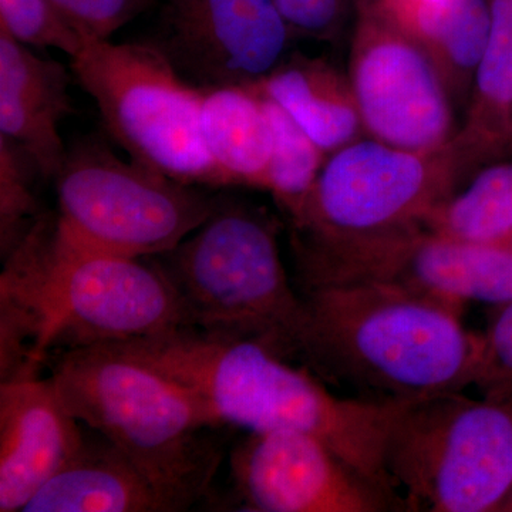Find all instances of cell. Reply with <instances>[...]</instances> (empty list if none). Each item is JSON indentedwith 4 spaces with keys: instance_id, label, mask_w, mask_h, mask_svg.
<instances>
[{
    "instance_id": "8fae6325",
    "label": "cell",
    "mask_w": 512,
    "mask_h": 512,
    "mask_svg": "<svg viewBox=\"0 0 512 512\" xmlns=\"http://www.w3.org/2000/svg\"><path fill=\"white\" fill-rule=\"evenodd\" d=\"M348 76L369 137L416 151L456 137L454 103L436 66L379 0L357 13Z\"/></svg>"
},
{
    "instance_id": "4dcf8cb0",
    "label": "cell",
    "mask_w": 512,
    "mask_h": 512,
    "mask_svg": "<svg viewBox=\"0 0 512 512\" xmlns=\"http://www.w3.org/2000/svg\"><path fill=\"white\" fill-rule=\"evenodd\" d=\"M510 143H512V126H511V136H510Z\"/></svg>"
},
{
    "instance_id": "5b68a950",
    "label": "cell",
    "mask_w": 512,
    "mask_h": 512,
    "mask_svg": "<svg viewBox=\"0 0 512 512\" xmlns=\"http://www.w3.org/2000/svg\"><path fill=\"white\" fill-rule=\"evenodd\" d=\"M279 229L271 212L220 195L200 227L151 256L183 303L188 328L302 359L305 302L286 274Z\"/></svg>"
},
{
    "instance_id": "ac0fdd59",
    "label": "cell",
    "mask_w": 512,
    "mask_h": 512,
    "mask_svg": "<svg viewBox=\"0 0 512 512\" xmlns=\"http://www.w3.org/2000/svg\"><path fill=\"white\" fill-rule=\"evenodd\" d=\"M201 133L221 187L266 190L274 133L254 84L202 89Z\"/></svg>"
},
{
    "instance_id": "603a6c76",
    "label": "cell",
    "mask_w": 512,
    "mask_h": 512,
    "mask_svg": "<svg viewBox=\"0 0 512 512\" xmlns=\"http://www.w3.org/2000/svg\"><path fill=\"white\" fill-rule=\"evenodd\" d=\"M42 177L29 154L0 136V255L10 254L45 212L35 190Z\"/></svg>"
},
{
    "instance_id": "f1b7e54d",
    "label": "cell",
    "mask_w": 512,
    "mask_h": 512,
    "mask_svg": "<svg viewBox=\"0 0 512 512\" xmlns=\"http://www.w3.org/2000/svg\"><path fill=\"white\" fill-rule=\"evenodd\" d=\"M503 511H510V512H512V493H511L510 497H508V500L505 501V504H504V507H503Z\"/></svg>"
},
{
    "instance_id": "d6986e66",
    "label": "cell",
    "mask_w": 512,
    "mask_h": 512,
    "mask_svg": "<svg viewBox=\"0 0 512 512\" xmlns=\"http://www.w3.org/2000/svg\"><path fill=\"white\" fill-rule=\"evenodd\" d=\"M396 22L423 47L453 103L468 107L490 32L488 0H424Z\"/></svg>"
},
{
    "instance_id": "cb8c5ba5",
    "label": "cell",
    "mask_w": 512,
    "mask_h": 512,
    "mask_svg": "<svg viewBox=\"0 0 512 512\" xmlns=\"http://www.w3.org/2000/svg\"><path fill=\"white\" fill-rule=\"evenodd\" d=\"M0 32L39 49H56L70 59L87 45L50 0H0Z\"/></svg>"
},
{
    "instance_id": "277c9868",
    "label": "cell",
    "mask_w": 512,
    "mask_h": 512,
    "mask_svg": "<svg viewBox=\"0 0 512 512\" xmlns=\"http://www.w3.org/2000/svg\"><path fill=\"white\" fill-rule=\"evenodd\" d=\"M49 379L69 412L106 437L175 511L207 493L221 463L218 429L180 384L109 345L52 356Z\"/></svg>"
},
{
    "instance_id": "ba28073f",
    "label": "cell",
    "mask_w": 512,
    "mask_h": 512,
    "mask_svg": "<svg viewBox=\"0 0 512 512\" xmlns=\"http://www.w3.org/2000/svg\"><path fill=\"white\" fill-rule=\"evenodd\" d=\"M72 72L128 157L181 183L221 187L201 133V87L150 40L87 43Z\"/></svg>"
},
{
    "instance_id": "30bf717a",
    "label": "cell",
    "mask_w": 512,
    "mask_h": 512,
    "mask_svg": "<svg viewBox=\"0 0 512 512\" xmlns=\"http://www.w3.org/2000/svg\"><path fill=\"white\" fill-rule=\"evenodd\" d=\"M298 289L373 284L429 296L464 309L467 303L512 301V251L446 237L423 225L326 239H291Z\"/></svg>"
},
{
    "instance_id": "5bb4252c",
    "label": "cell",
    "mask_w": 512,
    "mask_h": 512,
    "mask_svg": "<svg viewBox=\"0 0 512 512\" xmlns=\"http://www.w3.org/2000/svg\"><path fill=\"white\" fill-rule=\"evenodd\" d=\"M83 440L52 380L0 383V512H22Z\"/></svg>"
},
{
    "instance_id": "44dd1931",
    "label": "cell",
    "mask_w": 512,
    "mask_h": 512,
    "mask_svg": "<svg viewBox=\"0 0 512 512\" xmlns=\"http://www.w3.org/2000/svg\"><path fill=\"white\" fill-rule=\"evenodd\" d=\"M424 228L477 244H504L512 235V163L491 165L458 194L437 205Z\"/></svg>"
},
{
    "instance_id": "7c38bea8",
    "label": "cell",
    "mask_w": 512,
    "mask_h": 512,
    "mask_svg": "<svg viewBox=\"0 0 512 512\" xmlns=\"http://www.w3.org/2000/svg\"><path fill=\"white\" fill-rule=\"evenodd\" d=\"M292 37L276 0H167L150 42L184 79L210 89L261 82Z\"/></svg>"
},
{
    "instance_id": "3957f363",
    "label": "cell",
    "mask_w": 512,
    "mask_h": 512,
    "mask_svg": "<svg viewBox=\"0 0 512 512\" xmlns=\"http://www.w3.org/2000/svg\"><path fill=\"white\" fill-rule=\"evenodd\" d=\"M306 308L302 360L369 402L409 404L473 386L483 335L463 308L373 284L298 289Z\"/></svg>"
},
{
    "instance_id": "6da1fadb",
    "label": "cell",
    "mask_w": 512,
    "mask_h": 512,
    "mask_svg": "<svg viewBox=\"0 0 512 512\" xmlns=\"http://www.w3.org/2000/svg\"><path fill=\"white\" fill-rule=\"evenodd\" d=\"M3 261L0 366L40 369L52 350L114 345L188 328L183 303L150 258L77 247L45 212Z\"/></svg>"
},
{
    "instance_id": "9a60e30c",
    "label": "cell",
    "mask_w": 512,
    "mask_h": 512,
    "mask_svg": "<svg viewBox=\"0 0 512 512\" xmlns=\"http://www.w3.org/2000/svg\"><path fill=\"white\" fill-rule=\"evenodd\" d=\"M70 74L56 60L0 32V136L22 147L45 180L62 170L60 123L73 113Z\"/></svg>"
},
{
    "instance_id": "4fadbf2b",
    "label": "cell",
    "mask_w": 512,
    "mask_h": 512,
    "mask_svg": "<svg viewBox=\"0 0 512 512\" xmlns=\"http://www.w3.org/2000/svg\"><path fill=\"white\" fill-rule=\"evenodd\" d=\"M229 466L248 511L379 512L394 504L323 441L299 431L248 433Z\"/></svg>"
},
{
    "instance_id": "f546056e",
    "label": "cell",
    "mask_w": 512,
    "mask_h": 512,
    "mask_svg": "<svg viewBox=\"0 0 512 512\" xmlns=\"http://www.w3.org/2000/svg\"><path fill=\"white\" fill-rule=\"evenodd\" d=\"M503 245H505V247L510 248V249H511V251H512V235H511V237H510V238H508V239H507V241H505V242H504V244H503Z\"/></svg>"
},
{
    "instance_id": "8992f818",
    "label": "cell",
    "mask_w": 512,
    "mask_h": 512,
    "mask_svg": "<svg viewBox=\"0 0 512 512\" xmlns=\"http://www.w3.org/2000/svg\"><path fill=\"white\" fill-rule=\"evenodd\" d=\"M386 471L406 511H503L512 493V396L463 392L404 404Z\"/></svg>"
},
{
    "instance_id": "7a4b0ae2",
    "label": "cell",
    "mask_w": 512,
    "mask_h": 512,
    "mask_svg": "<svg viewBox=\"0 0 512 512\" xmlns=\"http://www.w3.org/2000/svg\"><path fill=\"white\" fill-rule=\"evenodd\" d=\"M109 346L183 386L217 427L316 437L400 507L387 476L386 446L404 404L338 396L258 343L192 328Z\"/></svg>"
},
{
    "instance_id": "7402d4cb",
    "label": "cell",
    "mask_w": 512,
    "mask_h": 512,
    "mask_svg": "<svg viewBox=\"0 0 512 512\" xmlns=\"http://www.w3.org/2000/svg\"><path fill=\"white\" fill-rule=\"evenodd\" d=\"M264 97L274 133L266 191L291 218L302 207L329 156L279 104Z\"/></svg>"
},
{
    "instance_id": "83f0119b",
    "label": "cell",
    "mask_w": 512,
    "mask_h": 512,
    "mask_svg": "<svg viewBox=\"0 0 512 512\" xmlns=\"http://www.w3.org/2000/svg\"><path fill=\"white\" fill-rule=\"evenodd\" d=\"M384 9L387 10L393 19H400L412 12L414 8L423 3L424 0H379Z\"/></svg>"
},
{
    "instance_id": "2e32d148",
    "label": "cell",
    "mask_w": 512,
    "mask_h": 512,
    "mask_svg": "<svg viewBox=\"0 0 512 512\" xmlns=\"http://www.w3.org/2000/svg\"><path fill=\"white\" fill-rule=\"evenodd\" d=\"M22 512H173L160 491L114 444L84 434L79 450Z\"/></svg>"
},
{
    "instance_id": "484cf974",
    "label": "cell",
    "mask_w": 512,
    "mask_h": 512,
    "mask_svg": "<svg viewBox=\"0 0 512 512\" xmlns=\"http://www.w3.org/2000/svg\"><path fill=\"white\" fill-rule=\"evenodd\" d=\"M369 0H276L293 37L335 42Z\"/></svg>"
},
{
    "instance_id": "4316f807",
    "label": "cell",
    "mask_w": 512,
    "mask_h": 512,
    "mask_svg": "<svg viewBox=\"0 0 512 512\" xmlns=\"http://www.w3.org/2000/svg\"><path fill=\"white\" fill-rule=\"evenodd\" d=\"M473 386L484 397L512 396V301L500 306L483 335V355Z\"/></svg>"
},
{
    "instance_id": "e0dca14e",
    "label": "cell",
    "mask_w": 512,
    "mask_h": 512,
    "mask_svg": "<svg viewBox=\"0 0 512 512\" xmlns=\"http://www.w3.org/2000/svg\"><path fill=\"white\" fill-rule=\"evenodd\" d=\"M254 86L274 100L328 156L366 133L348 74L319 57H285Z\"/></svg>"
},
{
    "instance_id": "ffe728a7",
    "label": "cell",
    "mask_w": 512,
    "mask_h": 512,
    "mask_svg": "<svg viewBox=\"0 0 512 512\" xmlns=\"http://www.w3.org/2000/svg\"><path fill=\"white\" fill-rule=\"evenodd\" d=\"M490 32L456 143L471 164L510 143L512 126V0H488Z\"/></svg>"
},
{
    "instance_id": "9c48e42d",
    "label": "cell",
    "mask_w": 512,
    "mask_h": 512,
    "mask_svg": "<svg viewBox=\"0 0 512 512\" xmlns=\"http://www.w3.org/2000/svg\"><path fill=\"white\" fill-rule=\"evenodd\" d=\"M470 165L454 138L423 151L360 138L330 154L302 207L288 218L291 239L362 237L417 227L454 194Z\"/></svg>"
},
{
    "instance_id": "52a82bcc",
    "label": "cell",
    "mask_w": 512,
    "mask_h": 512,
    "mask_svg": "<svg viewBox=\"0 0 512 512\" xmlns=\"http://www.w3.org/2000/svg\"><path fill=\"white\" fill-rule=\"evenodd\" d=\"M55 181L60 234L77 247L131 258L171 251L217 201L198 185L123 160L93 137L67 150Z\"/></svg>"
},
{
    "instance_id": "d4e9b609",
    "label": "cell",
    "mask_w": 512,
    "mask_h": 512,
    "mask_svg": "<svg viewBox=\"0 0 512 512\" xmlns=\"http://www.w3.org/2000/svg\"><path fill=\"white\" fill-rule=\"evenodd\" d=\"M60 16L86 43L110 40L156 0H50Z\"/></svg>"
}]
</instances>
